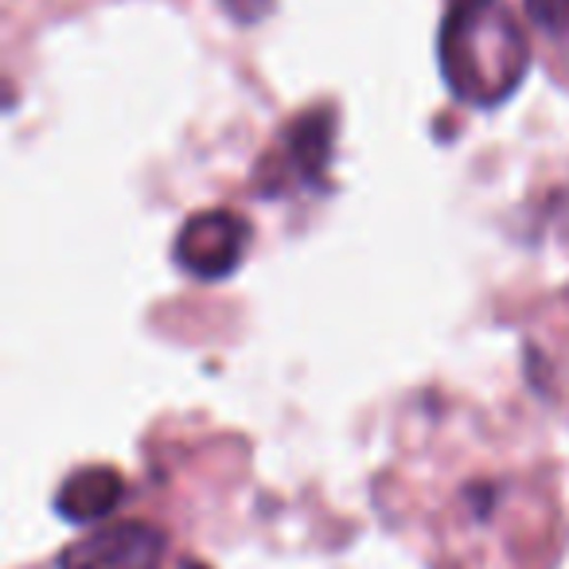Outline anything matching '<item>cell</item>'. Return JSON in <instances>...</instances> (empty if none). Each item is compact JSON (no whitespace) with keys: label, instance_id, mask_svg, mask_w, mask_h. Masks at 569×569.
<instances>
[{"label":"cell","instance_id":"obj_4","mask_svg":"<svg viewBox=\"0 0 569 569\" xmlns=\"http://www.w3.org/2000/svg\"><path fill=\"white\" fill-rule=\"evenodd\" d=\"M121 499H126V483H121V476L113 468H79V472H71L63 480L56 507L71 522H94L118 511Z\"/></svg>","mask_w":569,"mask_h":569},{"label":"cell","instance_id":"obj_2","mask_svg":"<svg viewBox=\"0 0 569 569\" xmlns=\"http://www.w3.org/2000/svg\"><path fill=\"white\" fill-rule=\"evenodd\" d=\"M246 246H250V230L234 211H199L180 227L172 258L183 273L199 281H219L234 273Z\"/></svg>","mask_w":569,"mask_h":569},{"label":"cell","instance_id":"obj_3","mask_svg":"<svg viewBox=\"0 0 569 569\" xmlns=\"http://www.w3.org/2000/svg\"><path fill=\"white\" fill-rule=\"evenodd\" d=\"M164 535L149 522H110L59 553V569H157Z\"/></svg>","mask_w":569,"mask_h":569},{"label":"cell","instance_id":"obj_1","mask_svg":"<svg viewBox=\"0 0 569 569\" xmlns=\"http://www.w3.org/2000/svg\"><path fill=\"white\" fill-rule=\"evenodd\" d=\"M437 59L449 90L468 106L507 102L530 71V48L503 0H449Z\"/></svg>","mask_w":569,"mask_h":569},{"label":"cell","instance_id":"obj_6","mask_svg":"<svg viewBox=\"0 0 569 569\" xmlns=\"http://www.w3.org/2000/svg\"><path fill=\"white\" fill-rule=\"evenodd\" d=\"M222 9L238 20V24H258L273 12V0H222Z\"/></svg>","mask_w":569,"mask_h":569},{"label":"cell","instance_id":"obj_5","mask_svg":"<svg viewBox=\"0 0 569 569\" xmlns=\"http://www.w3.org/2000/svg\"><path fill=\"white\" fill-rule=\"evenodd\" d=\"M527 17L546 40L569 48V0H522Z\"/></svg>","mask_w":569,"mask_h":569}]
</instances>
